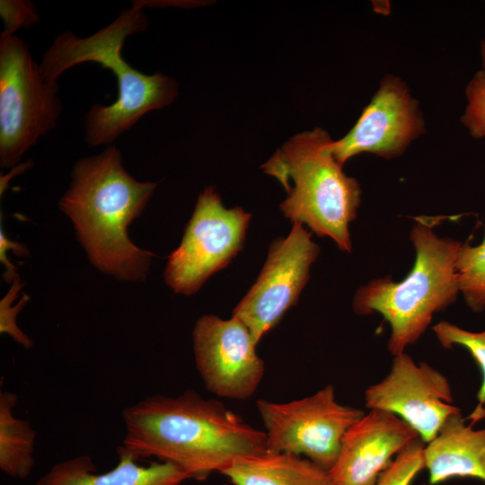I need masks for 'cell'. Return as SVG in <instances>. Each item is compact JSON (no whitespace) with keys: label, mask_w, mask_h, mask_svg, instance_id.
Instances as JSON below:
<instances>
[{"label":"cell","mask_w":485,"mask_h":485,"mask_svg":"<svg viewBox=\"0 0 485 485\" xmlns=\"http://www.w3.org/2000/svg\"><path fill=\"white\" fill-rule=\"evenodd\" d=\"M122 418L121 446L134 459L171 463L198 481L240 459L268 453L264 431L192 390L148 396L125 408Z\"/></svg>","instance_id":"cell-1"},{"label":"cell","mask_w":485,"mask_h":485,"mask_svg":"<svg viewBox=\"0 0 485 485\" xmlns=\"http://www.w3.org/2000/svg\"><path fill=\"white\" fill-rule=\"evenodd\" d=\"M71 177L58 206L73 222L92 264L119 280L146 279L154 254L136 246L127 230L140 216L157 184L132 177L112 145L78 160Z\"/></svg>","instance_id":"cell-2"},{"label":"cell","mask_w":485,"mask_h":485,"mask_svg":"<svg viewBox=\"0 0 485 485\" xmlns=\"http://www.w3.org/2000/svg\"><path fill=\"white\" fill-rule=\"evenodd\" d=\"M148 18L136 1L109 25L80 38L71 31L59 33L40 63L44 78L57 83L66 70L92 62L110 69L117 78L118 96L110 105L96 103L85 117V141L92 146H109L144 115L170 105L178 95L176 81L160 72L146 75L122 57L125 40L144 31Z\"/></svg>","instance_id":"cell-3"},{"label":"cell","mask_w":485,"mask_h":485,"mask_svg":"<svg viewBox=\"0 0 485 485\" xmlns=\"http://www.w3.org/2000/svg\"><path fill=\"white\" fill-rule=\"evenodd\" d=\"M437 218L418 217L410 233L416 257L400 282L391 277L360 287L353 300L357 315L380 313L391 326L387 348L394 357L414 344L434 313L452 304L460 293L455 261L462 242L434 232Z\"/></svg>","instance_id":"cell-4"},{"label":"cell","mask_w":485,"mask_h":485,"mask_svg":"<svg viewBox=\"0 0 485 485\" xmlns=\"http://www.w3.org/2000/svg\"><path fill=\"white\" fill-rule=\"evenodd\" d=\"M331 141L319 127L296 134L261 169L286 189L287 197L279 207L287 218L307 225L318 236L331 238L340 250L350 252L348 227L357 218L361 188L334 158Z\"/></svg>","instance_id":"cell-5"},{"label":"cell","mask_w":485,"mask_h":485,"mask_svg":"<svg viewBox=\"0 0 485 485\" xmlns=\"http://www.w3.org/2000/svg\"><path fill=\"white\" fill-rule=\"evenodd\" d=\"M57 83L47 81L26 41L0 35V166L13 168L62 112Z\"/></svg>","instance_id":"cell-6"},{"label":"cell","mask_w":485,"mask_h":485,"mask_svg":"<svg viewBox=\"0 0 485 485\" xmlns=\"http://www.w3.org/2000/svg\"><path fill=\"white\" fill-rule=\"evenodd\" d=\"M256 408L268 453L304 455L326 471L335 464L348 430L365 415L339 403L331 384L287 402L259 399Z\"/></svg>","instance_id":"cell-7"},{"label":"cell","mask_w":485,"mask_h":485,"mask_svg":"<svg viewBox=\"0 0 485 485\" xmlns=\"http://www.w3.org/2000/svg\"><path fill=\"white\" fill-rule=\"evenodd\" d=\"M251 215L226 208L212 187L198 197L180 246L168 257L164 280L174 293L190 295L242 249Z\"/></svg>","instance_id":"cell-8"},{"label":"cell","mask_w":485,"mask_h":485,"mask_svg":"<svg viewBox=\"0 0 485 485\" xmlns=\"http://www.w3.org/2000/svg\"><path fill=\"white\" fill-rule=\"evenodd\" d=\"M319 251L312 234L297 222L287 237L271 242L256 282L232 314L247 326L257 343L297 303Z\"/></svg>","instance_id":"cell-9"},{"label":"cell","mask_w":485,"mask_h":485,"mask_svg":"<svg viewBox=\"0 0 485 485\" xmlns=\"http://www.w3.org/2000/svg\"><path fill=\"white\" fill-rule=\"evenodd\" d=\"M425 132L418 100L401 77L389 74L383 76L352 128L331 141V150L342 166L363 153L392 159L402 155Z\"/></svg>","instance_id":"cell-10"},{"label":"cell","mask_w":485,"mask_h":485,"mask_svg":"<svg viewBox=\"0 0 485 485\" xmlns=\"http://www.w3.org/2000/svg\"><path fill=\"white\" fill-rule=\"evenodd\" d=\"M197 370L207 390L222 398L245 400L257 391L265 374L257 342L237 317H200L192 332Z\"/></svg>","instance_id":"cell-11"},{"label":"cell","mask_w":485,"mask_h":485,"mask_svg":"<svg viewBox=\"0 0 485 485\" xmlns=\"http://www.w3.org/2000/svg\"><path fill=\"white\" fill-rule=\"evenodd\" d=\"M365 404L396 415L427 444L445 420L460 412L447 378L425 362L416 364L405 352L393 357L389 374L365 392Z\"/></svg>","instance_id":"cell-12"},{"label":"cell","mask_w":485,"mask_h":485,"mask_svg":"<svg viewBox=\"0 0 485 485\" xmlns=\"http://www.w3.org/2000/svg\"><path fill=\"white\" fill-rule=\"evenodd\" d=\"M419 437L406 422L387 411L370 410L343 437L329 471L334 485H375L395 456Z\"/></svg>","instance_id":"cell-13"},{"label":"cell","mask_w":485,"mask_h":485,"mask_svg":"<svg viewBox=\"0 0 485 485\" xmlns=\"http://www.w3.org/2000/svg\"><path fill=\"white\" fill-rule=\"evenodd\" d=\"M117 452L119 463L107 472L98 473L93 459L84 454L56 463L35 485H181L190 479L171 463L141 465L121 445Z\"/></svg>","instance_id":"cell-14"},{"label":"cell","mask_w":485,"mask_h":485,"mask_svg":"<svg viewBox=\"0 0 485 485\" xmlns=\"http://www.w3.org/2000/svg\"><path fill=\"white\" fill-rule=\"evenodd\" d=\"M460 412L451 415L437 435L425 444L424 466L429 482L470 477L485 482V428L474 429Z\"/></svg>","instance_id":"cell-15"},{"label":"cell","mask_w":485,"mask_h":485,"mask_svg":"<svg viewBox=\"0 0 485 485\" xmlns=\"http://www.w3.org/2000/svg\"><path fill=\"white\" fill-rule=\"evenodd\" d=\"M220 473L233 485H334L329 471L291 454L245 457Z\"/></svg>","instance_id":"cell-16"},{"label":"cell","mask_w":485,"mask_h":485,"mask_svg":"<svg viewBox=\"0 0 485 485\" xmlns=\"http://www.w3.org/2000/svg\"><path fill=\"white\" fill-rule=\"evenodd\" d=\"M17 401V394L1 392L0 469L10 477L24 479L35 465L36 432L27 420L14 416Z\"/></svg>","instance_id":"cell-17"},{"label":"cell","mask_w":485,"mask_h":485,"mask_svg":"<svg viewBox=\"0 0 485 485\" xmlns=\"http://www.w3.org/2000/svg\"><path fill=\"white\" fill-rule=\"evenodd\" d=\"M455 269L466 304L472 311L481 313L485 309V234L478 245L472 246L469 241L462 242Z\"/></svg>","instance_id":"cell-18"},{"label":"cell","mask_w":485,"mask_h":485,"mask_svg":"<svg viewBox=\"0 0 485 485\" xmlns=\"http://www.w3.org/2000/svg\"><path fill=\"white\" fill-rule=\"evenodd\" d=\"M440 344L448 349L454 346L466 348L478 365L482 383L477 392L478 403L471 414L465 418L475 425L485 419V330L470 331L458 327L447 321H442L432 327Z\"/></svg>","instance_id":"cell-19"},{"label":"cell","mask_w":485,"mask_h":485,"mask_svg":"<svg viewBox=\"0 0 485 485\" xmlns=\"http://www.w3.org/2000/svg\"><path fill=\"white\" fill-rule=\"evenodd\" d=\"M424 446L425 443L420 437L410 442L380 475L375 485H410L419 472L425 468Z\"/></svg>","instance_id":"cell-20"},{"label":"cell","mask_w":485,"mask_h":485,"mask_svg":"<svg viewBox=\"0 0 485 485\" xmlns=\"http://www.w3.org/2000/svg\"><path fill=\"white\" fill-rule=\"evenodd\" d=\"M466 105L461 123L474 139L485 137V72L478 70L468 81L465 90Z\"/></svg>","instance_id":"cell-21"},{"label":"cell","mask_w":485,"mask_h":485,"mask_svg":"<svg viewBox=\"0 0 485 485\" xmlns=\"http://www.w3.org/2000/svg\"><path fill=\"white\" fill-rule=\"evenodd\" d=\"M22 285L20 284L19 277H17L13 282L9 292L1 300L0 303V332L2 334H8L17 343L26 348L32 347L33 342L31 340L22 332L16 323V318L18 313L30 300L28 295H23L18 304L13 306L12 303L17 297L18 292Z\"/></svg>","instance_id":"cell-22"},{"label":"cell","mask_w":485,"mask_h":485,"mask_svg":"<svg viewBox=\"0 0 485 485\" xmlns=\"http://www.w3.org/2000/svg\"><path fill=\"white\" fill-rule=\"evenodd\" d=\"M0 15L4 22L2 35H15L22 28H30L40 21V14L28 0H1Z\"/></svg>","instance_id":"cell-23"},{"label":"cell","mask_w":485,"mask_h":485,"mask_svg":"<svg viewBox=\"0 0 485 485\" xmlns=\"http://www.w3.org/2000/svg\"><path fill=\"white\" fill-rule=\"evenodd\" d=\"M480 55L481 59V68L485 72V37L481 41Z\"/></svg>","instance_id":"cell-24"}]
</instances>
